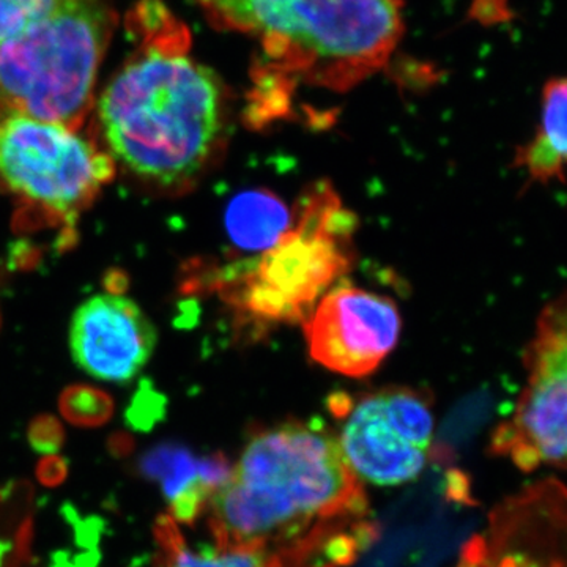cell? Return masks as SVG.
Returning a JSON list of instances; mask_svg holds the SVG:
<instances>
[{
    "label": "cell",
    "instance_id": "1",
    "mask_svg": "<svg viewBox=\"0 0 567 567\" xmlns=\"http://www.w3.org/2000/svg\"><path fill=\"white\" fill-rule=\"evenodd\" d=\"M141 44L96 103L107 155L153 188L189 185L212 162L227 126V91L189 52L185 24L162 0L137 9Z\"/></svg>",
    "mask_w": 567,
    "mask_h": 567
},
{
    "label": "cell",
    "instance_id": "2",
    "mask_svg": "<svg viewBox=\"0 0 567 567\" xmlns=\"http://www.w3.org/2000/svg\"><path fill=\"white\" fill-rule=\"evenodd\" d=\"M363 502L338 436L289 423L254 436L208 507L215 544L268 550Z\"/></svg>",
    "mask_w": 567,
    "mask_h": 567
},
{
    "label": "cell",
    "instance_id": "3",
    "mask_svg": "<svg viewBox=\"0 0 567 567\" xmlns=\"http://www.w3.org/2000/svg\"><path fill=\"white\" fill-rule=\"evenodd\" d=\"M213 25L260 44L268 69L347 89L382 69L404 35L399 0H197Z\"/></svg>",
    "mask_w": 567,
    "mask_h": 567
},
{
    "label": "cell",
    "instance_id": "4",
    "mask_svg": "<svg viewBox=\"0 0 567 567\" xmlns=\"http://www.w3.org/2000/svg\"><path fill=\"white\" fill-rule=\"evenodd\" d=\"M114 28L110 0H55L0 47V117L25 115L80 128L93 107Z\"/></svg>",
    "mask_w": 567,
    "mask_h": 567
},
{
    "label": "cell",
    "instance_id": "5",
    "mask_svg": "<svg viewBox=\"0 0 567 567\" xmlns=\"http://www.w3.org/2000/svg\"><path fill=\"white\" fill-rule=\"evenodd\" d=\"M114 175V162L76 130L25 115L0 117V178L25 199L74 215Z\"/></svg>",
    "mask_w": 567,
    "mask_h": 567
},
{
    "label": "cell",
    "instance_id": "6",
    "mask_svg": "<svg viewBox=\"0 0 567 567\" xmlns=\"http://www.w3.org/2000/svg\"><path fill=\"white\" fill-rule=\"evenodd\" d=\"M527 385L494 450L525 470H567V293L544 309L527 352Z\"/></svg>",
    "mask_w": 567,
    "mask_h": 567
},
{
    "label": "cell",
    "instance_id": "7",
    "mask_svg": "<svg viewBox=\"0 0 567 567\" xmlns=\"http://www.w3.org/2000/svg\"><path fill=\"white\" fill-rule=\"evenodd\" d=\"M432 440L431 406L409 390L365 395L352 406L338 436L358 481L382 487L415 481L427 465Z\"/></svg>",
    "mask_w": 567,
    "mask_h": 567
},
{
    "label": "cell",
    "instance_id": "8",
    "mask_svg": "<svg viewBox=\"0 0 567 567\" xmlns=\"http://www.w3.org/2000/svg\"><path fill=\"white\" fill-rule=\"evenodd\" d=\"M401 315L393 301L357 287L324 295L305 327L317 363L347 377L374 372L401 336Z\"/></svg>",
    "mask_w": 567,
    "mask_h": 567
},
{
    "label": "cell",
    "instance_id": "9",
    "mask_svg": "<svg viewBox=\"0 0 567 567\" xmlns=\"http://www.w3.org/2000/svg\"><path fill=\"white\" fill-rule=\"evenodd\" d=\"M70 352L85 374L102 382H132L151 361L156 330L130 298L103 293L89 298L70 323Z\"/></svg>",
    "mask_w": 567,
    "mask_h": 567
},
{
    "label": "cell",
    "instance_id": "10",
    "mask_svg": "<svg viewBox=\"0 0 567 567\" xmlns=\"http://www.w3.org/2000/svg\"><path fill=\"white\" fill-rule=\"evenodd\" d=\"M274 252L260 270L254 303L276 315L315 298L339 264L334 249L320 238L281 241Z\"/></svg>",
    "mask_w": 567,
    "mask_h": 567
},
{
    "label": "cell",
    "instance_id": "11",
    "mask_svg": "<svg viewBox=\"0 0 567 567\" xmlns=\"http://www.w3.org/2000/svg\"><path fill=\"white\" fill-rule=\"evenodd\" d=\"M142 475L162 484L175 522L193 524L229 468L216 458H194L173 445L153 447L140 461Z\"/></svg>",
    "mask_w": 567,
    "mask_h": 567
},
{
    "label": "cell",
    "instance_id": "12",
    "mask_svg": "<svg viewBox=\"0 0 567 567\" xmlns=\"http://www.w3.org/2000/svg\"><path fill=\"white\" fill-rule=\"evenodd\" d=\"M517 166L533 182H563L567 167V78H554L544 85L543 115L536 136L520 148Z\"/></svg>",
    "mask_w": 567,
    "mask_h": 567
},
{
    "label": "cell",
    "instance_id": "13",
    "mask_svg": "<svg viewBox=\"0 0 567 567\" xmlns=\"http://www.w3.org/2000/svg\"><path fill=\"white\" fill-rule=\"evenodd\" d=\"M290 213L268 192L238 194L226 212L230 240L245 251H268L281 244L289 233Z\"/></svg>",
    "mask_w": 567,
    "mask_h": 567
},
{
    "label": "cell",
    "instance_id": "14",
    "mask_svg": "<svg viewBox=\"0 0 567 567\" xmlns=\"http://www.w3.org/2000/svg\"><path fill=\"white\" fill-rule=\"evenodd\" d=\"M155 539L159 567H279L278 559L267 548L218 544L193 547L171 516L156 520Z\"/></svg>",
    "mask_w": 567,
    "mask_h": 567
},
{
    "label": "cell",
    "instance_id": "15",
    "mask_svg": "<svg viewBox=\"0 0 567 567\" xmlns=\"http://www.w3.org/2000/svg\"><path fill=\"white\" fill-rule=\"evenodd\" d=\"M32 525V487L10 483L0 488V567L28 566Z\"/></svg>",
    "mask_w": 567,
    "mask_h": 567
},
{
    "label": "cell",
    "instance_id": "16",
    "mask_svg": "<svg viewBox=\"0 0 567 567\" xmlns=\"http://www.w3.org/2000/svg\"><path fill=\"white\" fill-rule=\"evenodd\" d=\"M62 416L82 429L104 425L114 415V401L110 394L91 385L66 388L59 399Z\"/></svg>",
    "mask_w": 567,
    "mask_h": 567
},
{
    "label": "cell",
    "instance_id": "17",
    "mask_svg": "<svg viewBox=\"0 0 567 567\" xmlns=\"http://www.w3.org/2000/svg\"><path fill=\"white\" fill-rule=\"evenodd\" d=\"M55 0H0V47L43 17Z\"/></svg>",
    "mask_w": 567,
    "mask_h": 567
},
{
    "label": "cell",
    "instance_id": "18",
    "mask_svg": "<svg viewBox=\"0 0 567 567\" xmlns=\"http://www.w3.org/2000/svg\"><path fill=\"white\" fill-rule=\"evenodd\" d=\"M28 440L37 453L50 456L61 451L65 442V431L54 416L41 415L29 425Z\"/></svg>",
    "mask_w": 567,
    "mask_h": 567
},
{
    "label": "cell",
    "instance_id": "19",
    "mask_svg": "<svg viewBox=\"0 0 567 567\" xmlns=\"http://www.w3.org/2000/svg\"><path fill=\"white\" fill-rule=\"evenodd\" d=\"M69 476V462L59 454L44 456L37 466V477L43 486L55 487Z\"/></svg>",
    "mask_w": 567,
    "mask_h": 567
}]
</instances>
